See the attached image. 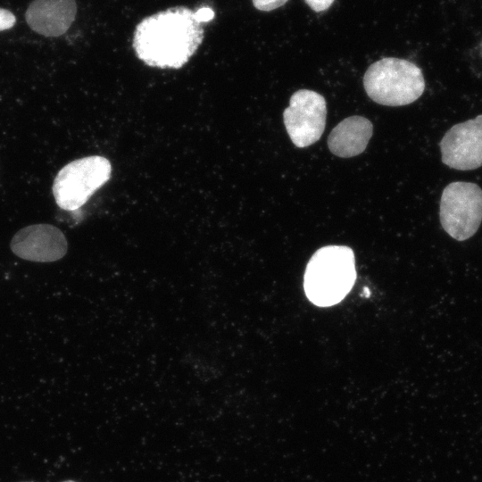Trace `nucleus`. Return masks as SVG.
<instances>
[{
	"mask_svg": "<svg viewBox=\"0 0 482 482\" xmlns=\"http://www.w3.org/2000/svg\"><path fill=\"white\" fill-rule=\"evenodd\" d=\"M372 130V123L365 117L345 118L331 130L328 138V149L338 157L356 156L365 150Z\"/></svg>",
	"mask_w": 482,
	"mask_h": 482,
	"instance_id": "obj_10",
	"label": "nucleus"
},
{
	"mask_svg": "<svg viewBox=\"0 0 482 482\" xmlns=\"http://www.w3.org/2000/svg\"><path fill=\"white\" fill-rule=\"evenodd\" d=\"M15 22L16 18L10 11L0 8V30L11 29Z\"/></svg>",
	"mask_w": 482,
	"mask_h": 482,
	"instance_id": "obj_12",
	"label": "nucleus"
},
{
	"mask_svg": "<svg viewBox=\"0 0 482 482\" xmlns=\"http://www.w3.org/2000/svg\"><path fill=\"white\" fill-rule=\"evenodd\" d=\"M288 0H253V6L264 12L272 11L282 6Z\"/></svg>",
	"mask_w": 482,
	"mask_h": 482,
	"instance_id": "obj_11",
	"label": "nucleus"
},
{
	"mask_svg": "<svg viewBox=\"0 0 482 482\" xmlns=\"http://www.w3.org/2000/svg\"><path fill=\"white\" fill-rule=\"evenodd\" d=\"M363 86L374 102L387 106H402L413 103L423 94L425 80L421 70L414 63L386 57L368 68Z\"/></svg>",
	"mask_w": 482,
	"mask_h": 482,
	"instance_id": "obj_3",
	"label": "nucleus"
},
{
	"mask_svg": "<svg viewBox=\"0 0 482 482\" xmlns=\"http://www.w3.org/2000/svg\"><path fill=\"white\" fill-rule=\"evenodd\" d=\"M75 0H34L27 9L29 26L45 37H59L75 20Z\"/></svg>",
	"mask_w": 482,
	"mask_h": 482,
	"instance_id": "obj_9",
	"label": "nucleus"
},
{
	"mask_svg": "<svg viewBox=\"0 0 482 482\" xmlns=\"http://www.w3.org/2000/svg\"><path fill=\"white\" fill-rule=\"evenodd\" d=\"M327 104L319 93L300 89L289 100V106L283 112L287 134L297 147L309 146L317 142L326 125Z\"/></svg>",
	"mask_w": 482,
	"mask_h": 482,
	"instance_id": "obj_6",
	"label": "nucleus"
},
{
	"mask_svg": "<svg viewBox=\"0 0 482 482\" xmlns=\"http://www.w3.org/2000/svg\"><path fill=\"white\" fill-rule=\"evenodd\" d=\"M22 482H31V481H22Z\"/></svg>",
	"mask_w": 482,
	"mask_h": 482,
	"instance_id": "obj_16",
	"label": "nucleus"
},
{
	"mask_svg": "<svg viewBox=\"0 0 482 482\" xmlns=\"http://www.w3.org/2000/svg\"><path fill=\"white\" fill-rule=\"evenodd\" d=\"M62 482H75L73 480H66V481H62Z\"/></svg>",
	"mask_w": 482,
	"mask_h": 482,
	"instance_id": "obj_15",
	"label": "nucleus"
},
{
	"mask_svg": "<svg viewBox=\"0 0 482 482\" xmlns=\"http://www.w3.org/2000/svg\"><path fill=\"white\" fill-rule=\"evenodd\" d=\"M439 217L443 229L453 238L469 239L482 221V189L471 182L450 183L442 193Z\"/></svg>",
	"mask_w": 482,
	"mask_h": 482,
	"instance_id": "obj_5",
	"label": "nucleus"
},
{
	"mask_svg": "<svg viewBox=\"0 0 482 482\" xmlns=\"http://www.w3.org/2000/svg\"><path fill=\"white\" fill-rule=\"evenodd\" d=\"M305 3L315 12H321L328 9L334 0H304Z\"/></svg>",
	"mask_w": 482,
	"mask_h": 482,
	"instance_id": "obj_14",
	"label": "nucleus"
},
{
	"mask_svg": "<svg viewBox=\"0 0 482 482\" xmlns=\"http://www.w3.org/2000/svg\"><path fill=\"white\" fill-rule=\"evenodd\" d=\"M442 162L459 170L482 166V115L453 126L440 142Z\"/></svg>",
	"mask_w": 482,
	"mask_h": 482,
	"instance_id": "obj_7",
	"label": "nucleus"
},
{
	"mask_svg": "<svg viewBox=\"0 0 482 482\" xmlns=\"http://www.w3.org/2000/svg\"><path fill=\"white\" fill-rule=\"evenodd\" d=\"M12 253L18 257L38 262L60 260L67 252L63 233L51 224H34L20 229L12 237Z\"/></svg>",
	"mask_w": 482,
	"mask_h": 482,
	"instance_id": "obj_8",
	"label": "nucleus"
},
{
	"mask_svg": "<svg viewBox=\"0 0 482 482\" xmlns=\"http://www.w3.org/2000/svg\"><path fill=\"white\" fill-rule=\"evenodd\" d=\"M197 21L201 23L210 21L214 17V12L210 7H202L195 12Z\"/></svg>",
	"mask_w": 482,
	"mask_h": 482,
	"instance_id": "obj_13",
	"label": "nucleus"
},
{
	"mask_svg": "<svg viewBox=\"0 0 482 482\" xmlns=\"http://www.w3.org/2000/svg\"><path fill=\"white\" fill-rule=\"evenodd\" d=\"M356 279L355 258L346 245H326L310 258L303 289L310 302L320 307L340 303Z\"/></svg>",
	"mask_w": 482,
	"mask_h": 482,
	"instance_id": "obj_2",
	"label": "nucleus"
},
{
	"mask_svg": "<svg viewBox=\"0 0 482 482\" xmlns=\"http://www.w3.org/2000/svg\"><path fill=\"white\" fill-rule=\"evenodd\" d=\"M111 174L110 161L100 155L69 162L54 179L52 189L55 203L62 210L79 209L110 179Z\"/></svg>",
	"mask_w": 482,
	"mask_h": 482,
	"instance_id": "obj_4",
	"label": "nucleus"
},
{
	"mask_svg": "<svg viewBox=\"0 0 482 482\" xmlns=\"http://www.w3.org/2000/svg\"><path fill=\"white\" fill-rule=\"evenodd\" d=\"M203 38L204 29L195 12L179 6L142 20L134 32L133 47L148 66L179 69L193 56Z\"/></svg>",
	"mask_w": 482,
	"mask_h": 482,
	"instance_id": "obj_1",
	"label": "nucleus"
}]
</instances>
